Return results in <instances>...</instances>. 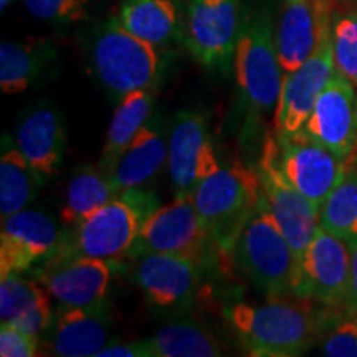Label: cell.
Instances as JSON below:
<instances>
[{"mask_svg": "<svg viewBox=\"0 0 357 357\" xmlns=\"http://www.w3.org/2000/svg\"><path fill=\"white\" fill-rule=\"evenodd\" d=\"M223 312L248 354L258 357L305 354L328 323L314 301L298 296H275L261 305L234 303Z\"/></svg>", "mask_w": 357, "mask_h": 357, "instance_id": "obj_1", "label": "cell"}, {"mask_svg": "<svg viewBox=\"0 0 357 357\" xmlns=\"http://www.w3.org/2000/svg\"><path fill=\"white\" fill-rule=\"evenodd\" d=\"M151 190L136 187L123 190L77 225L68 227L63 243L50 260L96 258L116 261L128 257L151 213L158 211Z\"/></svg>", "mask_w": 357, "mask_h": 357, "instance_id": "obj_2", "label": "cell"}, {"mask_svg": "<svg viewBox=\"0 0 357 357\" xmlns=\"http://www.w3.org/2000/svg\"><path fill=\"white\" fill-rule=\"evenodd\" d=\"M192 197L217 253L231 257L236 240L265 195L257 169L253 171L234 159L229 166L204 178Z\"/></svg>", "mask_w": 357, "mask_h": 357, "instance_id": "obj_3", "label": "cell"}, {"mask_svg": "<svg viewBox=\"0 0 357 357\" xmlns=\"http://www.w3.org/2000/svg\"><path fill=\"white\" fill-rule=\"evenodd\" d=\"M89 63L98 82L116 102L139 89L155 91L164 75V58L159 47L128 32L118 17L93 30Z\"/></svg>", "mask_w": 357, "mask_h": 357, "instance_id": "obj_4", "label": "cell"}, {"mask_svg": "<svg viewBox=\"0 0 357 357\" xmlns=\"http://www.w3.org/2000/svg\"><path fill=\"white\" fill-rule=\"evenodd\" d=\"M234 65L245 105L261 119L276 108L283 84L273 15L268 6L243 10Z\"/></svg>", "mask_w": 357, "mask_h": 357, "instance_id": "obj_5", "label": "cell"}, {"mask_svg": "<svg viewBox=\"0 0 357 357\" xmlns=\"http://www.w3.org/2000/svg\"><path fill=\"white\" fill-rule=\"evenodd\" d=\"M231 258L268 296L293 294L298 260L265 199L240 234Z\"/></svg>", "mask_w": 357, "mask_h": 357, "instance_id": "obj_6", "label": "cell"}, {"mask_svg": "<svg viewBox=\"0 0 357 357\" xmlns=\"http://www.w3.org/2000/svg\"><path fill=\"white\" fill-rule=\"evenodd\" d=\"M242 19V0H185L181 40L204 68L229 73Z\"/></svg>", "mask_w": 357, "mask_h": 357, "instance_id": "obj_7", "label": "cell"}, {"mask_svg": "<svg viewBox=\"0 0 357 357\" xmlns=\"http://www.w3.org/2000/svg\"><path fill=\"white\" fill-rule=\"evenodd\" d=\"M212 248L215 247L200 222L190 194L177 195L171 204L159 207L147 217L129 257L169 253L205 266Z\"/></svg>", "mask_w": 357, "mask_h": 357, "instance_id": "obj_8", "label": "cell"}, {"mask_svg": "<svg viewBox=\"0 0 357 357\" xmlns=\"http://www.w3.org/2000/svg\"><path fill=\"white\" fill-rule=\"evenodd\" d=\"M273 158L284 178L321 208L346 174V160L305 131L270 134Z\"/></svg>", "mask_w": 357, "mask_h": 357, "instance_id": "obj_9", "label": "cell"}, {"mask_svg": "<svg viewBox=\"0 0 357 357\" xmlns=\"http://www.w3.org/2000/svg\"><path fill=\"white\" fill-rule=\"evenodd\" d=\"M349 273V243L319 227L298 265L293 296L306 298L328 307H342Z\"/></svg>", "mask_w": 357, "mask_h": 357, "instance_id": "obj_10", "label": "cell"}, {"mask_svg": "<svg viewBox=\"0 0 357 357\" xmlns=\"http://www.w3.org/2000/svg\"><path fill=\"white\" fill-rule=\"evenodd\" d=\"M257 172L260 176L268 208H270L271 215L278 222L284 236L291 245L294 257L300 265L303 253L321 227L319 207L312 204L300 190L294 189L281 174L273 158L270 134L263 144Z\"/></svg>", "mask_w": 357, "mask_h": 357, "instance_id": "obj_11", "label": "cell"}, {"mask_svg": "<svg viewBox=\"0 0 357 357\" xmlns=\"http://www.w3.org/2000/svg\"><path fill=\"white\" fill-rule=\"evenodd\" d=\"M169 177L177 195H190L204 178L218 171L207 119L197 111H181L169 134Z\"/></svg>", "mask_w": 357, "mask_h": 357, "instance_id": "obj_12", "label": "cell"}, {"mask_svg": "<svg viewBox=\"0 0 357 357\" xmlns=\"http://www.w3.org/2000/svg\"><path fill=\"white\" fill-rule=\"evenodd\" d=\"M65 231L40 211H20L2 218L0 234V276L25 273L48 261L60 250Z\"/></svg>", "mask_w": 357, "mask_h": 357, "instance_id": "obj_13", "label": "cell"}, {"mask_svg": "<svg viewBox=\"0 0 357 357\" xmlns=\"http://www.w3.org/2000/svg\"><path fill=\"white\" fill-rule=\"evenodd\" d=\"M312 139L346 160L357 147V88L336 70L303 128Z\"/></svg>", "mask_w": 357, "mask_h": 357, "instance_id": "obj_14", "label": "cell"}, {"mask_svg": "<svg viewBox=\"0 0 357 357\" xmlns=\"http://www.w3.org/2000/svg\"><path fill=\"white\" fill-rule=\"evenodd\" d=\"M137 258L141 260L134 270V280L151 307L166 312L190 305L204 266L169 253H146Z\"/></svg>", "mask_w": 357, "mask_h": 357, "instance_id": "obj_15", "label": "cell"}, {"mask_svg": "<svg viewBox=\"0 0 357 357\" xmlns=\"http://www.w3.org/2000/svg\"><path fill=\"white\" fill-rule=\"evenodd\" d=\"M114 261L96 258L48 260L37 270L40 283L63 306L96 307L106 305Z\"/></svg>", "mask_w": 357, "mask_h": 357, "instance_id": "obj_16", "label": "cell"}, {"mask_svg": "<svg viewBox=\"0 0 357 357\" xmlns=\"http://www.w3.org/2000/svg\"><path fill=\"white\" fill-rule=\"evenodd\" d=\"M17 146L42 178L56 176L66 149V129L61 114L47 102L30 108L17 128Z\"/></svg>", "mask_w": 357, "mask_h": 357, "instance_id": "obj_17", "label": "cell"}, {"mask_svg": "<svg viewBox=\"0 0 357 357\" xmlns=\"http://www.w3.org/2000/svg\"><path fill=\"white\" fill-rule=\"evenodd\" d=\"M109 312L105 306H60L52 323V347L56 356L91 357L109 344Z\"/></svg>", "mask_w": 357, "mask_h": 357, "instance_id": "obj_18", "label": "cell"}, {"mask_svg": "<svg viewBox=\"0 0 357 357\" xmlns=\"http://www.w3.org/2000/svg\"><path fill=\"white\" fill-rule=\"evenodd\" d=\"M50 296L43 284L24 278L22 273L3 275L0 281V321L40 339L53 323Z\"/></svg>", "mask_w": 357, "mask_h": 357, "instance_id": "obj_19", "label": "cell"}, {"mask_svg": "<svg viewBox=\"0 0 357 357\" xmlns=\"http://www.w3.org/2000/svg\"><path fill=\"white\" fill-rule=\"evenodd\" d=\"M118 20L128 32L164 48L182 38L181 0H123Z\"/></svg>", "mask_w": 357, "mask_h": 357, "instance_id": "obj_20", "label": "cell"}, {"mask_svg": "<svg viewBox=\"0 0 357 357\" xmlns=\"http://www.w3.org/2000/svg\"><path fill=\"white\" fill-rule=\"evenodd\" d=\"M56 48L47 38H25L0 45V89L6 95H20L40 79L48 65L56 60Z\"/></svg>", "mask_w": 357, "mask_h": 357, "instance_id": "obj_21", "label": "cell"}, {"mask_svg": "<svg viewBox=\"0 0 357 357\" xmlns=\"http://www.w3.org/2000/svg\"><path fill=\"white\" fill-rule=\"evenodd\" d=\"M169 158V141L158 124L147 123L124 151L109 176L119 192L142 187L158 176Z\"/></svg>", "mask_w": 357, "mask_h": 357, "instance_id": "obj_22", "label": "cell"}, {"mask_svg": "<svg viewBox=\"0 0 357 357\" xmlns=\"http://www.w3.org/2000/svg\"><path fill=\"white\" fill-rule=\"evenodd\" d=\"M316 47V19L310 0H287L276 29V50L284 73H293Z\"/></svg>", "mask_w": 357, "mask_h": 357, "instance_id": "obj_23", "label": "cell"}, {"mask_svg": "<svg viewBox=\"0 0 357 357\" xmlns=\"http://www.w3.org/2000/svg\"><path fill=\"white\" fill-rule=\"evenodd\" d=\"M154 101V91H149V89L132 91L124 96L121 101H118L100 159V166L106 172H111V169L116 166L124 151L136 139L141 129L149 123Z\"/></svg>", "mask_w": 357, "mask_h": 357, "instance_id": "obj_24", "label": "cell"}, {"mask_svg": "<svg viewBox=\"0 0 357 357\" xmlns=\"http://www.w3.org/2000/svg\"><path fill=\"white\" fill-rule=\"evenodd\" d=\"M119 194L121 192L114 185L109 172H106L100 164L78 167L66 185L65 200L60 211L61 225H77L84 217L96 212Z\"/></svg>", "mask_w": 357, "mask_h": 357, "instance_id": "obj_25", "label": "cell"}, {"mask_svg": "<svg viewBox=\"0 0 357 357\" xmlns=\"http://www.w3.org/2000/svg\"><path fill=\"white\" fill-rule=\"evenodd\" d=\"M43 178L20 151L12 142V137L3 134L2 158H0V215L7 218L13 213L25 211L26 205L37 197Z\"/></svg>", "mask_w": 357, "mask_h": 357, "instance_id": "obj_26", "label": "cell"}, {"mask_svg": "<svg viewBox=\"0 0 357 357\" xmlns=\"http://www.w3.org/2000/svg\"><path fill=\"white\" fill-rule=\"evenodd\" d=\"M149 342L155 357H217L225 354L220 341L192 319H176L164 324Z\"/></svg>", "mask_w": 357, "mask_h": 357, "instance_id": "obj_27", "label": "cell"}, {"mask_svg": "<svg viewBox=\"0 0 357 357\" xmlns=\"http://www.w3.org/2000/svg\"><path fill=\"white\" fill-rule=\"evenodd\" d=\"M319 223L347 243L357 240V171L346 169L344 177L334 187L319 208Z\"/></svg>", "mask_w": 357, "mask_h": 357, "instance_id": "obj_28", "label": "cell"}, {"mask_svg": "<svg viewBox=\"0 0 357 357\" xmlns=\"http://www.w3.org/2000/svg\"><path fill=\"white\" fill-rule=\"evenodd\" d=\"M336 70L357 88V10H336L331 20Z\"/></svg>", "mask_w": 357, "mask_h": 357, "instance_id": "obj_29", "label": "cell"}, {"mask_svg": "<svg viewBox=\"0 0 357 357\" xmlns=\"http://www.w3.org/2000/svg\"><path fill=\"white\" fill-rule=\"evenodd\" d=\"M35 19L53 25H73L88 17L89 0H24Z\"/></svg>", "mask_w": 357, "mask_h": 357, "instance_id": "obj_30", "label": "cell"}, {"mask_svg": "<svg viewBox=\"0 0 357 357\" xmlns=\"http://www.w3.org/2000/svg\"><path fill=\"white\" fill-rule=\"evenodd\" d=\"M321 349L328 357H357V316L346 312L344 318L334 321Z\"/></svg>", "mask_w": 357, "mask_h": 357, "instance_id": "obj_31", "label": "cell"}, {"mask_svg": "<svg viewBox=\"0 0 357 357\" xmlns=\"http://www.w3.org/2000/svg\"><path fill=\"white\" fill-rule=\"evenodd\" d=\"M0 356L2 357H33L40 356L38 339L13 326L0 328Z\"/></svg>", "mask_w": 357, "mask_h": 357, "instance_id": "obj_32", "label": "cell"}, {"mask_svg": "<svg viewBox=\"0 0 357 357\" xmlns=\"http://www.w3.org/2000/svg\"><path fill=\"white\" fill-rule=\"evenodd\" d=\"M95 357H155L149 339L137 342H109Z\"/></svg>", "mask_w": 357, "mask_h": 357, "instance_id": "obj_33", "label": "cell"}, {"mask_svg": "<svg viewBox=\"0 0 357 357\" xmlns=\"http://www.w3.org/2000/svg\"><path fill=\"white\" fill-rule=\"evenodd\" d=\"M351 250V273H349V287H347V294L342 310L347 314L357 316V240L349 243Z\"/></svg>", "mask_w": 357, "mask_h": 357, "instance_id": "obj_34", "label": "cell"}, {"mask_svg": "<svg viewBox=\"0 0 357 357\" xmlns=\"http://www.w3.org/2000/svg\"><path fill=\"white\" fill-rule=\"evenodd\" d=\"M10 3H12V0H0V10H6Z\"/></svg>", "mask_w": 357, "mask_h": 357, "instance_id": "obj_35", "label": "cell"}]
</instances>
